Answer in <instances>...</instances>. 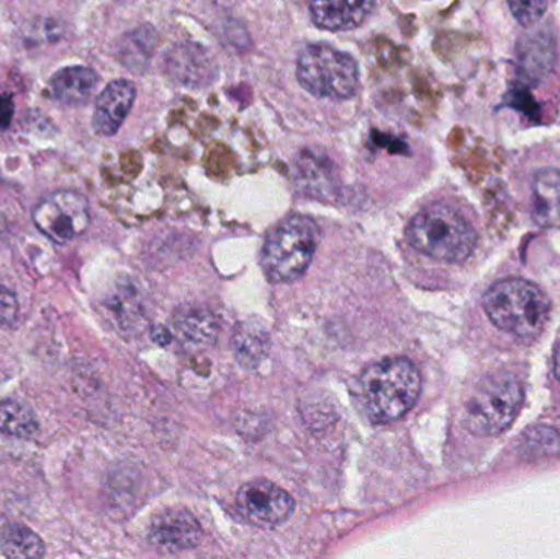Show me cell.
I'll return each mask as SVG.
<instances>
[{"mask_svg": "<svg viewBox=\"0 0 560 559\" xmlns=\"http://www.w3.org/2000/svg\"><path fill=\"white\" fill-rule=\"evenodd\" d=\"M421 376L407 358H387L365 370L361 376V400L374 423H392L417 404Z\"/></svg>", "mask_w": 560, "mask_h": 559, "instance_id": "cell-1", "label": "cell"}, {"mask_svg": "<svg viewBox=\"0 0 560 559\" xmlns=\"http://www.w3.org/2000/svg\"><path fill=\"white\" fill-rule=\"evenodd\" d=\"M483 307L495 327L520 338L538 337L551 311L545 292L518 278L495 282L483 295Z\"/></svg>", "mask_w": 560, "mask_h": 559, "instance_id": "cell-2", "label": "cell"}, {"mask_svg": "<svg viewBox=\"0 0 560 559\" xmlns=\"http://www.w3.org/2000/svg\"><path fill=\"white\" fill-rule=\"evenodd\" d=\"M408 238L418 252L446 263L469 258L477 242L472 225L444 203L421 210L408 226Z\"/></svg>", "mask_w": 560, "mask_h": 559, "instance_id": "cell-3", "label": "cell"}, {"mask_svg": "<svg viewBox=\"0 0 560 559\" xmlns=\"http://www.w3.org/2000/svg\"><path fill=\"white\" fill-rule=\"evenodd\" d=\"M319 243L312 219L295 216L272 230L262 249V269L272 282H292L308 269Z\"/></svg>", "mask_w": 560, "mask_h": 559, "instance_id": "cell-4", "label": "cell"}, {"mask_svg": "<svg viewBox=\"0 0 560 559\" xmlns=\"http://www.w3.org/2000/svg\"><path fill=\"white\" fill-rule=\"evenodd\" d=\"M296 78L316 97L346 101L358 91V62L331 46L310 45L300 53Z\"/></svg>", "mask_w": 560, "mask_h": 559, "instance_id": "cell-5", "label": "cell"}, {"mask_svg": "<svg viewBox=\"0 0 560 559\" xmlns=\"http://www.w3.org/2000/svg\"><path fill=\"white\" fill-rule=\"evenodd\" d=\"M523 404V387L510 374L480 381L466 404V427L479 436H495L512 426Z\"/></svg>", "mask_w": 560, "mask_h": 559, "instance_id": "cell-6", "label": "cell"}, {"mask_svg": "<svg viewBox=\"0 0 560 559\" xmlns=\"http://www.w3.org/2000/svg\"><path fill=\"white\" fill-rule=\"evenodd\" d=\"M33 222L51 242L65 245L88 230L91 223L88 199L74 190H59L35 207Z\"/></svg>", "mask_w": 560, "mask_h": 559, "instance_id": "cell-7", "label": "cell"}, {"mask_svg": "<svg viewBox=\"0 0 560 559\" xmlns=\"http://www.w3.org/2000/svg\"><path fill=\"white\" fill-rule=\"evenodd\" d=\"M236 501L245 517L261 527L283 524L295 508L289 492L265 479L243 486Z\"/></svg>", "mask_w": 560, "mask_h": 559, "instance_id": "cell-8", "label": "cell"}, {"mask_svg": "<svg viewBox=\"0 0 560 559\" xmlns=\"http://www.w3.org/2000/svg\"><path fill=\"white\" fill-rule=\"evenodd\" d=\"M167 74L186 88H206L215 78V62L206 48L192 43L174 46L164 61Z\"/></svg>", "mask_w": 560, "mask_h": 559, "instance_id": "cell-9", "label": "cell"}, {"mask_svg": "<svg viewBox=\"0 0 560 559\" xmlns=\"http://www.w3.org/2000/svg\"><path fill=\"white\" fill-rule=\"evenodd\" d=\"M202 537L199 522L187 511H166L154 519L150 541L166 551H184L197 547Z\"/></svg>", "mask_w": 560, "mask_h": 559, "instance_id": "cell-10", "label": "cell"}, {"mask_svg": "<svg viewBox=\"0 0 560 559\" xmlns=\"http://www.w3.org/2000/svg\"><path fill=\"white\" fill-rule=\"evenodd\" d=\"M137 97V89L128 81H114L101 92L95 102L94 128L102 137L120 130Z\"/></svg>", "mask_w": 560, "mask_h": 559, "instance_id": "cell-11", "label": "cell"}, {"mask_svg": "<svg viewBox=\"0 0 560 559\" xmlns=\"http://www.w3.org/2000/svg\"><path fill=\"white\" fill-rule=\"evenodd\" d=\"M377 0H313L312 20L319 28L351 30L364 23Z\"/></svg>", "mask_w": 560, "mask_h": 559, "instance_id": "cell-12", "label": "cell"}, {"mask_svg": "<svg viewBox=\"0 0 560 559\" xmlns=\"http://www.w3.org/2000/svg\"><path fill=\"white\" fill-rule=\"evenodd\" d=\"M174 334L186 347L206 348L219 337V321L207 308L187 307L174 317Z\"/></svg>", "mask_w": 560, "mask_h": 559, "instance_id": "cell-13", "label": "cell"}, {"mask_svg": "<svg viewBox=\"0 0 560 559\" xmlns=\"http://www.w3.org/2000/svg\"><path fill=\"white\" fill-rule=\"evenodd\" d=\"M98 75L85 66H72L56 72L49 81L51 97L66 105L84 104L94 94Z\"/></svg>", "mask_w": 560, "mask_h": 559, "instance_id": "cell-14", "label": "cell"}, {"mask_svg": "<svg viewBox=\"0 0 560 559\" xmlns=\"http://www.w3.org/2000/svg\"><path fill=\"white\" fill-rule=\"evenodd\" d=\"M533 219L545 229L560 226V171L541 170L533 183Z\"/></svg>", "mask_w": 560, "mask_h": 559, "instance_id": "cell-15", "label": "cell"}, {"mask_svg": "<svg viewBox=\"0 0 560 559\" xmlns=\"http://www.w3.org/2000/svg\"><path fill=\"white\" fill-rule=\"evenodd\" d=\"M233 351L242 366L253 370L265 361L269 353V334L261 324L245 322L233 335Z\"/></svg>", "mask_w": 560, "mask_h": 559, "instance_id": "cell-16", "label": "cell"}, {"mask_svg": "<svg viewBox=\"0 0 560 559\" xmlns=\"http://www.w3.org/2000/svg\"><path fill=\"white\" fill-rule=\"evenodd\" d=\"M0 550L9 558L45 557L42 538L20 524H9L0 531Z\"/></svg>", "mask_w": 560, "mask_h": 559, "instance_id": "cell-17", "label": "cell"}, {"mask_svg": "<svg viewBox=\"0 0 560 559\" xmlns=\"http://www.w3.org/2000/svg\"><path fill=\"white\" fill-rule=\"evenodd\" d=\"M38 429V420L26 404L12 399L0 403V433L13 439H32Z\"/></svg>", "mask_w": 560, "mask_h": 559, "instance_id": "cell-18", "label": "cell"}, {"mask_svg": "<svg viewBox=\"0 0 560 559\" xmlns=\"http://www.w3.org/2000/svg\"><path fill=\"white\" fill-rule=\"evenodd\" d=\"M296 173H299L296 176H299V183L302 184L305 193L315 194V196L331 193V167H326L325 161L319 160V158H312L306 154L303 160H300Z\"/></svg>", "mask_w": 560, "mask_h": 559, "instance_id": "cell-19", "label": "cell"}, {"mask_svg": "<svg viewBox=\"0 0 560 559\" xmlns=\"http://www.w3.org/2000/svg\"><path fill=\"white\" fill-rule=\"evenodd\" d=\"M108 311L124 328L135 327L141 318L140 299L131 286H124L108 299Z\"/></svg>", "mask_w": 560, "mask_h": 559, "instance_id": "cell-20", "label": "cell"}, {"mask_svg": "<svg viewBox=\"0 0 560 559\" xmlns=\"http://www.w3.org/2000/svg\"><path fill=\"white\" fill-rule=\"evenodd\" d=\"M509 5L516 22L523 26L536 25L548 12V0H509Z\"/></svg>", "mask_w": 560, "mask_h": 559, "instance_id": "cell-21", "label": "cell"}, {"mask_svg": "<svg viewBox=\"0 0 560 559\" xmlns=\"http://www.w3.org/2000/svg\"><path fill=\"white\" fill-rule=\"evenodd\" d=\"M19 315V301L10 289L0 286V325H9L15 322Z\"/></svg>", "mask_w": 560, "mask_h": 559, "instance_id": "cell-22", "label": "cell"}, {"mask_svg": "<svg viewBox=\"0 0 560 559\" xmlns=\"http://www.w3.org/2000/svg\"><path fill=\"white\" fill-rule=\"evenodd\" d=\"M15 105L12 95L0 94V128H7L12 121Z\"/></svg>", "mask_w": 560, "mask_h": 559, "instance_id": "cell-23", "label": "cell"}, {"mask_svg": "<svg viewBox=\"0 0 560 559\" xmlns=\"http://www.w3.org/2000/svg\"><path fill=\"white\" fill-rule=\"evenodd\" d=\"M555 373L556 377L560 381V343L558 345V348H556L555 353Z\"/></svg>", "mask_w": 560, "mask_h": 559, "instance_id": "cell-24", "label": "cell"}, {"mask_svg": "<svg viewBox=\"0 0 560 559\" xmlns=\"http://www.w3.org/2000/svg\"><path fill=\"white\" fill-rule=\"evenodd\" d=\"M213 2H217V3H232V2H235V0H213Z\"/></svg>", "mask_w": 560, "mask_h": 559, "instance_id": "cell-25", "label": "cell"}]
</instances>
